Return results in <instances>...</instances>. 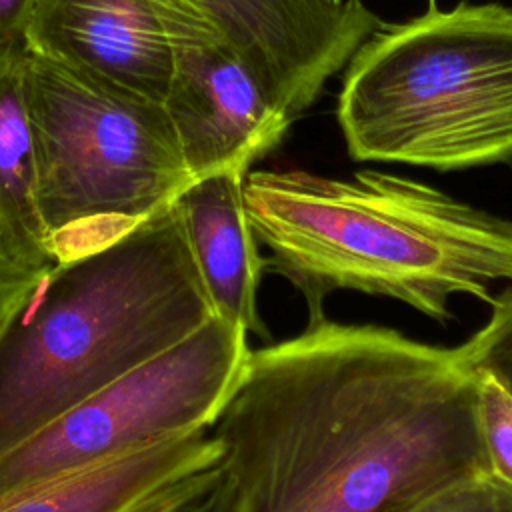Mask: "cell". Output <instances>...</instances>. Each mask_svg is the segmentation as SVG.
I'll return each mask as SVG.
<instances>
[{"label":"cell","mask_w":512,"mask_h":512,"mask_svg":"<svg viewBox=\"0 0 512 512\" xmlns=\"http://www.w3.org/2000/svg\"><path fill=\"white\" fill-rule=\"evenodd\" d=\"M230 504V490L224 466L220 468V474L196 496H192L186 504L176 508L174 512H228Z\"/></svg>","instance_id":"ac0fdd59"},{"label":"cell","mask_w":512,"mask_h":512,"mask_svg":"<svg viewBox=\"0 0 512 512\" xmlns=\"http://www.w3.org/2000/svg\"><path fill=\"white\" fill-rule=\"evenodd\" d=\"M476 376V420L488 470L512 484V392L488 372Z\"/></svg>","instance_id":"4fadbf2b"},{"label":"cell","mask_w":512,"mask_h":512,"mask_svg":"<svg viewBox=\"0 0 512 512\" xmlns=\"http://www.w3.org/2000/svg\"><path fill=\"white\" fill-rule=\"evenodd\" d=\"M244 176L218 172L198 178L178 196L176 206L214 314L248 336L270 340L256 306L264 258L246 214Z\"/></svg>","instance_id":"8fae6325"},{"label":"cell","mask_w":512,"mask_h":512,"mask_svg":"<svg viewBox=\"0 0 512 512\" xmlns=\"http://www.w3.org/2000/svg\"><path fill=\"white\" fill-rule=\"evenodd\" d=\"M36 204L54 262L98 250L194 182L162 102L128 96L24 50Z\"/></svg>","instance_id":"5b68a950"},{"label":"cell","mask_w":512,"mask_h":512,"mask_svg":"<svg viewBox=\"0 0 512 512\" xmlns=\"http://www.w3.org/2000/svg\"><path fill=\"white\" fill-rule=\"evenodd\" d=\"M164 106L194 180L218 172L246 174L290 126L244 58L204 16L174 34Z\"/></svg>","instance_id":"52a82bcc"},{"label":"cell","mask_w":512,"mask_h":512,"mask_svg":"<svg viewBox=\"0 0 512 512\" xmlns=\"http://www.w3.org/2000/svg\"><path fill=\"white\" fill-rule=\"evenodd\" d=\"M204 14L292 122L382 20L362 0H184Z\"/></svg>","instance_id":"ba28073f"},{"label":"cell","mask_w":512,"mask_h":512,"mask_svg":"<svg viewBox=\"0 0 512 512\" xmlns=\"http://www.w3.org/2000/svg\"><path fill=\"white\" fill-rule=\"evenodd\" d=\"M210 432L228 512H408L488 470L458 348L328 318L252 350Z\"/></svg>","instance_id":"6da1fadb"},{"label":"cell","mask_w":512,"mask_h":512,"mask_svg":"<svg viewBox=\"0 0 512 512\" xmlns=\"http://www.w3.org/2000/svg\"><path fill=\"white\" fill-rule=\"evenodd\" d=\"M336 116L358 162H512V8L430 4L408 22H382L346 62Z\"/></svg>","instance_id":"277c9868"},{"label":"cell","mask_w":512,"mask_h":512,"mask_svg":"<svg viewBox=\"0 0 512 512\" xmlns=\"http://www.w3.org/2000/svg\"><path fill=\"white\" fill-rule=\"evenodd\" d=\"M42 272L18 264L0 250V334Z\"/></svg>","instance_id":"2e32d148"},{"label":"cell","mask_w":512,"mask_h":512,"mask_svg":"<svg viewBox=\"0 0 512 512\" xmlns=\"http://www.w3.org/2000/svg\"><path fill=\"white\" fill-rule=\"evenodd\" d=\"M408 512H512V484L486 470L434 490Z\"/></svg>","instance_id":"9a60e30c"},{"label":"cell","mask_w":512,"mask_h":512,"mask_svg":"<svg viewBox=\"0 0 512 512\" xmlns=\"http://www.w3.org/2000/svg\"><path fill=\"white\" fill-rule=\"evenodd\" d=\"M458 352L470 372H488L512 392V288L498 296L490 320Z\"/></svg>","instance_id":"5bb4252c"},{"label":"cell","mask_w":512,"mask_h":512,"mask_svg":"<svg viewBox=\"0 0 512 512\" xmlns=\"http://www.w3.org/2000/svg\"><path fill=\"white\" fill-rule=\"evenodd\" d=\"M212 316L176 202L54 262L0 334V458Z\"/></svg>","instance_id":"3957f363"},{"label":"cell","mask_w":512,"mask_h":512,"mask_svg":"<svg viewBox=\"0 0 512 512\" xmlns=\"http://www.w3.org/2000/svg\"><path fill=\"white\" fill-rule=\"evenodd\" d=\"M22 74L24 50L0 56V250L22 266L46 270L54 258L36 204Z\"/></svg>","instance_id":"7c38bea8"},{"label":"cell","mask_w":512,"mask_h":512,"mask_svg":"<svg viewBox=\"0 0 512 512\" xmlns=\"http://www.w3.org/2000/svg\"><path fill=\"white\" fill-rule=\"evenodd\" d=\"M336 2H340V0H336Z\"/></svg>","instance_id":"d6986e66"},{"label":"cell","mask_w":512,"mask_h":512,"mask_svg":"<svg viewBox=\"0 0 512 512\" xmlns=\"http://www.w3.org/2000/svg\"><path fill=\"white\" fill-rule=\"evenodd\" d=\"M34 0H0V56L26 50L24 28Z\"/></svg>","instance_id":"e0dca14e"},{"label":"cell","mask_w":512,"mask_h":512,"mask_svg":"<svg viewBox=\"0 0 512 512\" xmlns=\"http://www.w3.org/2000/svg\"><path fill=\"white\" fill-rule=\"evenodd\" d=\"M244 204L270 252L264 272L300 292L308 326L326 320L336 290L392 298L446 322L454 296L494 306L496 286L512 284V220L418 180L248 170Z\"/></svg>","instance_id":"7a4b0ae2"},{"label":"cell","mask_w":512,"mask_h":512,"mask_svg":"<svg viewBox=\"0 0 512 512\" xmlns=\"http://www.w3.org/2000/svg\"><path fill=\"white\" fill-rule=\"evenodd\" d=\"M198 16L204 14L184 0H34L24 48L108 88L164 104L174 34Z\"/></svg>","instance_id":"9c48e42d"},{"label":"cell","mask_w":512,"mask_h":512,"mask_svg":"<svg viewBox=\"0 0 512 512\" xmlns=\"http://www.w3.org/2000/svg\"><path fill=\"white\" fill-rule=\"evenodd\" d=\"M248 334L212 316L0 458V492L134 448L210 428L250 356Z\"/></svg>","instance_id":"8992f818"},{"label":"cell","mask_w":512,"mask_h":512,"mask_svg":"<svg viewBox=\"0 0 512 512\" xmlns=\"http://www.w3.org/2000/svg\"><path fill=\"white\" fill-rule=\"evenodd\" d=\"M220 468V442L200 428L4 490L0 512H174Z\"/></svg>","instance_id":"30bf717a"}]
</instances>
